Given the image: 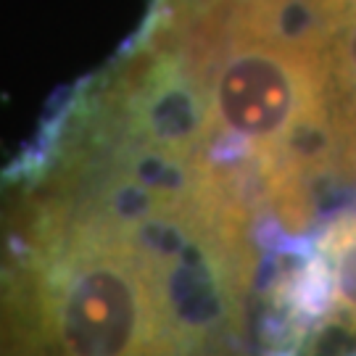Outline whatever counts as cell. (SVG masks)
Returning a JSON list of instances; mask_svg holds the SVG:
<instances>
[{"label": "cell", "mask_w": 356, "mask_h": 356, "mask_svg": "<svg viewBox=\"0 0 356 356\" xmlns=\"http://www.w3.org/2000/svg\"><path fill=\"white\" fill-rule=\"evenodd\" d=\"M254 267L191 185L53 132L0 182V356H245Z\"/></svg>", "instance_id": "cell-1"}, {"label": "cell", "mask_w": 356, "mask_h": 356, "mask_svg": "<svg viewBox=\"0 0 356 356\" xmlns=\"http://www.w3.org/2000/svg\"><path fill=\"white\" fill-rule=\"evenodd\" d=\"M330 277L332 306L346 327H356V216L335 222L319 243Z\"/></svg>", "instance_id": "cell-2"}]
</instances>
